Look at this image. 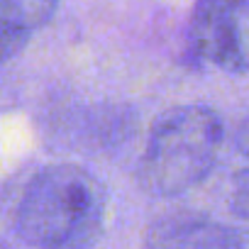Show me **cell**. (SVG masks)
Listing matches in <instances>:
<instances>
[{
	"instance_id": "1",
	"label": "cell",
	"mask_w": 249,
	"mask_h": 249,
	"mask_svg": "<svg viewBox=\"0 0 249 249\" xmlns=\"http://www.w3.org/2000/svg\"><path fill=\"white\" fill-rule=\"evenodd\" d=\"M105 203V188L83 166H47L20 196L18 237L32 249H93L103 230Z\"/></svg>"
},
{
	"instance_id": "2",
	"label": "cell",
	"mask_w": 249,
	"mask_h": 249,
	"mask_svg": "<svg viewBox=\"0 0 249 249\" xmlns=\"http://www.w3.org/2000/svg\"><path fill=\"white\" fill-rule=\"evenodd\" d=\"M225 140L222 120L205 105H176L149 132L140 183L152 196H178L198 186L217 164Z\"/></svg>"
},
{
	"instance_id": "3",
	"label": "cell",
	"mask_w": 249,
	"mask_h": 249,
	"mask_svg": "<svg viewBox=\"0 0 249 249\" xmlns=\"http://www.w3.org/2000/svg\"><path fill=\"white\" fill-rule=\"evenodd\" d=\"M191 49L220 71H249V0H198Z\"/></svg>"
},
{
	"instance_id": "4",
	"label": "cell",
	"mask_w": 249,
	"mask_h": 249,
	"mask_svg": "<svg viewBox=\"0 0 249 249\" xmlns=\"http://www.w3.org/2000/svg\"><path fill=\"white\" fill-rule=\"evenodd\" d=\"M147 249H239V234L198 213H169L157 217L144 237Z\"/></svg>"
},
{
	"instance_id": "5",
	"label": "cell",
	"mask_w": 249,
	"mask_h": 249,
	"mask_svg": "<svg viewBox=\"0 0 249 249\" xmlns=\"http://www.w3.org/2000/svg\"><path fill=\"white\" fill-rule=\"evenodd\" d=\"M56 8L59 0H0V66L30 44Z\"/></svg>"
},
{
	"instance_id": "6",
	"label": "cell",
	"mask_w": 249,
	"mask_h": 249,
	"mask_svg": "<svg viewBox=\"0 0 249 249\" xmlns=\"http://www.w3.org/2000/svg\"><path fill=\"white\" fill-rule=\"evenodd\" d=\"M232 208L242 220L249 222V169H242L232 181Z\"/></svg>"
},
{
	"instance_id": "7",
	"label": "cell",
	"mask_w": 249,
	"mask_h": 249,
	"mask_svg": "<svg viewBox=\"0 0 249 249\" xmlns=\"http://www.w3.org/2000/svg\"><path fill=\"white\" fill-rule=\"evenodd\" d=\"M234 142H237V149H239L244 157H249V120H244L239 127H237Z\"/></svg>"
}]
</instances>
